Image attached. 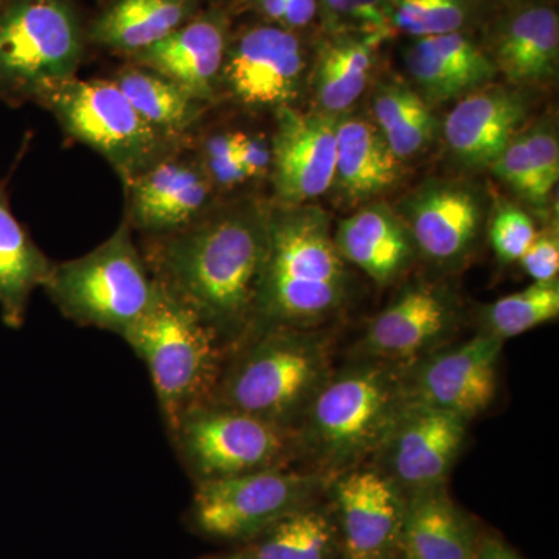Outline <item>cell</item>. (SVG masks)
I'll return each mask as SVG.
<instances>
[{"label":"cell","mask_w":559,"mask_h":559,"mask_svg":"<svg viewBox=\"0 0 559 559\" xmlns=\"http://www.w3.org/2000/svg\"><path fill=\"white\" fill-rule=\"evenodd\" d=\"M271 205L240 200L212 207L156 237L145 261L168 294L215 331L227 348L248 341L270 238Z\"/></svg>","instance_id":"cell-1"},{"label":"cell","mask_w":559,"mask_h":559,"mask_svg":"<svg viewBox=\"0 0 559 559\" xmlns=\"http://www.w3.org/2000/svg\"><path fill=\"white\" fill-rule=\"evenodd\" d=\"M349 290L347 263L334 245L329 213L316 204L271 205L266 259L248 341L272 329L316 330L344 310Z\"/></svg>","instance_id":"cell-2"},{"label":"cell","mask_w":559,"mask_h":559,"mask_svg":"<svg viewBox=\"0 0 559 559\" xmlns=\"http://www.w3.org/2000/svg\"><path fill=\"white\" fill-rule=\"evenodd\" d=\"M406 367L360 356L330 373L301 418L300 448L333 473L377 454L409 403Z\"/></svg>","instance_id":"cell-3"},{"label":"cell","mask_w":559,"mask_h":559,"mask_svg":"<svg viewBox=\"0 0 559 559\" xmlns=\"http://www.w3.org/2000/svg\"><path fill=\"white\" fill-rule=\"evenodd\" d=\"M235 352L209 403L293 432L330 377L325 341L316 330L272 329L250 337Z\"/></svg>","instance_id":"cell-4"},{"label":"cell","mask_w":559,"mask_h":559,"mask_svg":"<svg viewBox=\"0 0 559 559\" xmlns=\"http://www.w3.org/2000/svg\"><path fill=\"white\" fill-rule=\"evenodd\" d=\"M121 337L148 367L168 428L175 429L187 412L212 399L227 347L159 283L148 310Z\"/></svg>","instance_id":"cell-5"},{"label":"cell","mask_w":559,"mask_h":559,"mask_svg":"<svg viewBox=\"0 0 559 559\" xmlns=\"http://www.w3.org/2000/svg\"><path fill=\"white\" fill-rule=\"evenodd\" d=\"M87 46L76 0H7L0 9V100H38L75 79Z\"/></svg>","instance_id":"cell-6"},{"label":"cell","mask_w":559,"mask_h":559,"mask_svg":"<svg viewBox=\"0 0 559 559\" xmlns=\"http://www.w3.org/2000/svg\"><path fill=\"white\" fill-rule=\"evenodd\" d=\"M44 289L66 318L123 336L153 304L157 282L123 223L86 255L53 264Z\"/></svg>","instance_id":"cell-7"},{"label":"cell","mask_w":559,"mask_h":559,"mask_svg":"<svg viewBox=\"0 0 559 559\" xmlns=\"http://www.w3.org/2000/svg\"><path fill=\"white\" fill-rule=\"evenodd\" d=\"M70 138L97 151L123 182L176 153L178 142L140 117L112 80L62 81L40 94Z\"/></svg>","instance_id":"cell-8"},{"label":"cell","mask_w":559,"mask_h":559,"mask_svg":"<svg viewBox=\"0 0 559 559\" xmlns=\"http://www.w3.org/2000/svg\"><path fill=\"white\" fill-rule=\"evenodd\" d=\"M171 432L200 481L282 468L293 450L289 430L213 403L187 412Z\"/></svg>","instance_id":"cell-9"},{"label":"cell","mask_w":559,"mask_h":559,"mask_svg":"<svg viewBox=\"0 0 559 559\" xmlns=\"http://www.w3.org/2000/svg\"><path fill=\"white\" fill-rule=\"evenodd\" d=\"M316 38L266 22L231 31L219 87L246 108L296 106L310 79Z\"/></svg>","instance_id":"cell-10"},{"label":"cell","mask_w":559,"mask_h":559,"mask_svg":"<svg viewBox=\"0 0 559 559\" xmlns=\"http://www.w3.org/2000/svg\"><path fill=\"white\" fill-rule=\"evenodd\" d=\"M320 485L319 474L282 468L200 481L194 520L202 532L215 538H249L304 509Z\"/></svg>","instance_id":"cell-11"},{"label":"cell","mask_w":559,"mask_h":559,"mask_svg":"<svg viewBox=\"0 0 559 559\" xmlns=\"http://www.w3.org/2000/svg\"><path fill=\"white\" fill-rule=\"evenodd\" d=\"M418 257L433 267L455 271L476 253L488 218V200L466 179H428L395 207Z\"/></svg>","instance_id":"cell-12"},{"label":"cell","mask_w":559,"mask_h":559,"mask_svg":"<svg viewBox=\"0 0 559 559\" xmlns=\"http://www.w3.org/2000/svg\"><path fill=\"white\" fill-rule=\"evenodd\" d=\"M503 341L480 331L455 347L436 349L406 367L409 400L459 417H479L498 395Z\"/></svg>","instance_id":"cell-13"},{"label":"cell","mask_w":559,"mask_h":559,"mask_svg":"<svg viewBox=\"0 0 559 559\" xmlns=\"http://www.w3.org/2000/svg\"><path fill=\"white\" fill-rule=\"evenodd\" d=\"M459 323L457 296L441 283L415 280L371 320L359 353L364 358L411 366L439 349Z\"/></svg>","instance_id":"cell-14"},{"label":"cell","mask_w":559,"mask_h":559,"mask_svg":"<svg viewBox=\"0 0 559 559\" xmlns=\"http://www.w3.org/2000/svg\"><path fill=\"white\" fill-rule=\"evenodd\" d=\"M337 117L286 106L275 110L271 179L275 205L314 204L331 190L336 167Z\"/></svg>","instance_id":"cell-15"},{"label":"cell","mask_w":559,"mask_h":559,"mask_svg":"<svg viewBox=\"0 0 559 559\" xmlns=\"http://www.w3.org/2000/svg\"><path fill=\"white\" fill-rule=\"evenodd\" d=\"M468 419L409 400L377 452L382 473L403 491L443 487L465 444Z\"/></svg>","instance_id":"cell-16"},{"label":"cell","mask_w":559,"mask_h":559,"mask_svg":"<svg viewBox=\"0 0 559 559\" xmlns=\"http://www.w3.org/2000/svg\"><path fill=\"white\" fill-rule=\"evenodd\" d=\"M485 53L510 86L557 79L559 16L554 3L498 2L480 28Z\"/></svg>","instance_id":"cell-17"},{"label":"cell","mask_w":559,"mask_h":559,"mask_svg":"<svg viewBox=\"0 0 559 559\" xmlns=\"http://www.w3.org/2000/svg\"><path fill=\"white\" fill-rule=\"evenodd\" d=\"M527 90L488 84L460 98L443 121V142L452 164L466 171L488 170L527 124Z\"/></svg>","instance_id":"cell-18"},{"label":"cell","mask_w":559,"mask_h":559,"mask_svg":"<svg viewBox=\"0 0 559 559\" xmlns=\"http://www.w3.org/2000/svg\"><path fill=\"white\" fill-rule=\"evenodd\" d=\"M231 31V7L210 3L193 20L128 62L159 73L209 105L218 95Z\"/></svg>","instance_id":"cell-19"},{"label":"cell","mask_w":559,"mask_h":559,"mask_svg":"<svg viewBox=\"0 0 559 559\" xmlns=\"http://www.w3.org/2000/svg\"><path fill=\"white\" fill-rule=\"evenodd\" d=\"M124 183V223L150 237L183 229L213 207L215 187L200 160L183 159L176 153Z\"/></svg>","instance_id":"cell-20"},{"label":"cell","mask_w":559,"mask_h":559,"mask_svg":"<svg viewBox=\"0 0 559 559\" xmlns=\"http://www.w3.org/2000/svg\"><path fill=\"white\" fill-rule=\"evenodd\" d=\"M334 498L349 559H385L400 544L406 499L381 469L345 471Z\"/></svg>","instance_id":"cell-21"},{"label":"cell","mask_w":559,"mask_h":559,"mask_svg":"<svg viewBox=\"0 0 559 559\" xmlns=\"http://www.w3.org/2000/svg\"><path fill=\"white\" fill-rule=\"evenodd\" d=\"M412 83L430 106L459 102L498 76L476 33L415 38L403 51Z\"/></svg>","instance_id":"cell-22"},{"label":"cell","mask_w":559,"mask_h":559,"mask_svg":"<svg viewBox=\"0 0 559 559\" xmlns=\"http://www.w3.org/2000/svg\"><path fill=\"white\" fill-rule=\"evenodd\" d=\"M333 240L345 263L355 264L380 286L403 277L418 257L406 223L384 201L360 205L341 219Z\"/></svg>","instance_id":"cell-23"},{"label":"cell","mask_w":559,"mask_h":559,"mask_svg":"<svg viewBox=\"0 0 559 559\" xmlns=\"http://www.w3.org/2000/svg\"><path fill=\"white\" fill-rule=\"evenodd\" d=\"M403 176L404 162L393 154L371 119L349 112L337 117L331 183L337 201L358 209L396 189Z\"/></svg>","instance_id":"cell-24"},{"label":"cell","mask_w":559,"mask_h":559,"mask_svg":"<svg viewBox=\"0 0 559 559\" xmlns=\"http://www.w3.org/2000/svg\"><path fill=\"white\" fill-rule=\"evenodd\" d=\"M204 0H109L87 24V43L130 60L193 20Z\"/></svg>","instance_id":"cell-25"},{"label":"cell","mask_w":559,"mask_h":559,"mask_svg":"<svg viewBox=\"0 0 559 559\" xmlns=\"http://www.w3.org/2000/svg\"><path fill=\"white\" fill-rule=\"evenodd\" d=\"M384 40L318 32L308 79L314 109L334 117L349 112L369 86Z\"/></svg>","instance_id":"cell-26"},{"label":"cell","mask_w":559,"mask_h":559,"mask_svg":"<svg viewBox=\"0 0 559 559\" xmlns=\"http://www.w3.org/2000/svg\"><path fill=\"white\" fill-rule=\"evenodd\" d=\"M400 544L407 559H474L479 547L468 516L443 487L412 492Z\"/></svg>","instance_id":"cell-27"},{"label":"cell","mask_w":559,"mask_h":559,"mask_svg":"<svg viewBox=\"0 0 559 559\" xmlns=\"http://www.w3.org/2000/svg\"><path fill=\"white\" fill-rule=\"evenodd\" d=\"M488 170L532 207H546L559 179L555 120L544 117L525 124Z\"/></svg>","instance_id":"cell-28"},{"label":"cell","mask_w":559,"mask_h":559,"mask_svg":"<svg viewBox=\"0 0 559 559\" xmlns=\"http://www.w3.org/2000/svg\"><path fill=\"white\" fill-rule=\"evenodd\" d=\"M51 270L53 263L13 215L7 186L0 183V311L7 325H22L32 294L44 288Z\"/></svg>","instance_id":"cell-29"},{"label":"cell","mask_w":559,"mask_h":559,"mask_svg":"<svg viewBox=\"0 0 559 559\" xmlns=\"http://www.w3.org/2000/svg\"><path fill=\"white\" fill-rule=\"evenodd\" d=\"M371 121L403 162L425 153L439 131L432 106L400 79H384L374 87Z\"/></svg>","instance_id":"cell-30"},{"label":"cell","mask_w":559,"mask_h":559,"mask_svg":"<svg viewBox=\"0 0 559 559\" xmlns=\"http://www.w3.org/2000/svg\"><path fill=\"white\" fill-rule=\"evenodd\" d=\"M110 80L146 123L176 142L194 127L205 108L171 80L132 62L117 70Z\"/></svg>","instance_id":"cell-31"},{"label":"cell","mask_w":559,"mask_h":559,"mask_svg":"<svg viewBox=\"0 0 559 559\" xmlns=\"http://www.w3.org/2000/svg\"><path fill=\"white\" fill-rule=\"evenodd\" d=\"M395 33L411 39L448 33H476L495 0H390Z\"/></svg>","instance_id":"cell-32"},{"label":"cell","mask_w":559,"mask_h":559,"mask_svg":"<svg viewBox=\"0 0 559 559\" xmlns=\"http://www.w3.org/2000/svg\"><path fill=\"white\" fill-rule=\"evenodd\" d=\"M559 283H535L481 310V331L506 342L558 319Z\"/></svg>","instance_id":"cell-33"},{"label":"cell","mask_w":559,"mask_h":559,"mask_svg":"<svg viewBox=\"0 0 559 559\" xmlns=\"http://www.w3.org/2000/svg\"><path fill=\"white\" fill-rule=\"evenodd\" d=\"M334 530L318 510H296L267 528L255 559H326L333 549Z\"/></svg>","instance_id":"cell-34"},{"label":"cell","mask_w":559,"mask_h":559,"mask_svg":"<svg viewBox=\"0 0 559 559\" xmlns=\"http://www.w3.org/2000/svg\"><path fill=\"white\" fill-rule=\"evenodd\" d=\"M318 32L323 35H395L390 0H319Z\"/></svg>","instance_id":"cell-35"},{"label":"cell","mask_w":559,"mask_h":559,"mask_svg":"<svg viewBox=\"0 0 559 559\" xmlns=\"http://www.w3.org/2000/svg\"><path fill=\"white\" fill-rule=\"evenodd\" d=\"M535 235L536 227L532 216L518 205L506 202L492 213L489 240L502 263L520 261L525 250L532 245Z\"/></svg>","instance_id":"cell-36"},{"label":"cell","mask_w":559,"mask_h":559,"mask_svg":"<svg viewBox=\"0 0 559 559\" xmlns=\"http://www.w3.org/2000/svg\"><path fill=\"white\" fill-rule=\"evenodd\" d=\"M200 164L215 190H231L248 180L237 157V131L210 134L202 143Z\"/></svg>","instance_id":"cell-37"},{"label":"cell","mask_w":559,"mask_h":559,"mask_svg":"<svg viewBox=\"0 0 559 559\" xmlns=\"http://www.w3.org/2000/svg\"><path fill=\"white\" fill-rule=\"evenodd\" d=\"M525 274L535 283L557 282L559 272V234L557 224L536 231L532 245L521 257Z\"/></svg>","instance_id":"cell-38"},{"label":"cell","mask_w":559,"mask_h":559,"mask_svg":"<svg viewBox=\"0 0 559 559\" xmlns=\"http://www.w3.org/2000/svg\"><path fill=\"white\" fill-rule=\"evenodd\" d=\"M237 157L248 180L263 178L271 171V142L261 134L237 131Z\"/></svg>","instance_id":"cell-39"},{"label":"cell","mask_w":559,"mask_h":559,"mask_svg":"<svg viewBox=\"0 0 559 559\" xmlns=\"http://www.w3.org/2000/svg\"><path fill=\"white\" fill-rule=\"evenodd\" d=\"M474 559H522L514 554L510 547L500 543L498 539H487L477 547L476 558Z\"/></svg>","instance_id":"cell-40"},{"label":"cell","mask_w":559,"mask_h":559,"mask_svg":"<svg viewBox=\"0 0 559 559\" xmlns=\"http://www.w3.org/2000/svg\"><path fill=\"white\" fill-rule=\"evenodd\" d=\"M498 2H540V3H554V0H498Z\"/></svg>","instance_id":"cell-41"},{"label":"cell","mask_w":559,"mask_h":559,"mask_svg":"<svg viewBox=\"0 0 559 559\" xmlns=\"http://www.w3.org/2000/svg\"><path fill=\"white\" fill-rule=\"evenodd\" d=\"M237 2V0H212V3H223V5H230L231 3Z\"/></svg>","instance_id":"cell-42"},{"label":"cell","mask_w":559,"mask_h":559,"mask_svg":"<svg viewBox=\"0 0 559 559\" xmlns=\"http://www.w3.org/2000/svg\"><path fill=\"white\" fill-rule=\"evenodd\" d=\"M7 0H0V9H2L3 5H5Z\"/></svg>","instance_id":"cell-43"},{"label":"cell","mask_w":559,"mask_h":559,"mask_svg":"<svg viewBox=\"0 0 559 559\" xmlns=\"http://www.w3.org/2000/svg\"><path fill=\"white\" fill-rule=\"evenodd\" d=\"M227 559H242V558H227Z\"/></svg>","instance_id":"cell-44"}]
</instances>
